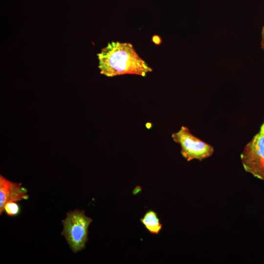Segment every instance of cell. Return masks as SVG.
Returning <instances> with one entry per match:
<instances>
[{
  "label": "cell",
  "mask_w": 264,
  "mask_h": 264,
  "mask_svg": "<svg viewBox=\"0 0 264 264\" xmlns=\"http://www.w3.org/2000/svg\"><path fill=\"white\" fill-rule=\"evenodd\" d=\"M97 56L100 73L108 77L127 74L145 76L152 71L130 43H109Z\"/></svg>",
  "instance_id": "cell-1"
},
{
  "label": "cell",
  "mask_w": 264,
  "mask_h": 264,
  "mask_svg": "<svg viewBox=\"0 0 264 264\" xmlns=\"http://www.w3.org/2000/svg\"><path fill=\"white\" fill-rule=\"evenodd\" d=\"M92 221L83 211L78 209L68 212L66 218L62 221L64 229L62 235L74 253L85 248L88 240V228Z\"/></svg>",
  "instance_id": "cell-2"
},
{
  "label": "cell",
  "mask_w": 264,
  "mask_h": 264,
  "mask_svg": "<svg viewBox=\"0 0 264 264\" xmlns=\"http://www.w3.org/2000/svg\"><path fill=\"white\" fill-rule=\"evenodd\" d=\"M240 157L244 170L264 181V118L259 131L245 146Z\"/></svg>",
  "instance_id": "cell-3"
},
{
  "label": "cell",
  "mask_w": 264,
  "mask_h": 264,
  "mask_svg": "<svg viewBox=\"0 0 264 264\" xmlns=\"http://www.w3.org/2000/svg\"><path fill=\"white\" fill-rule=\"evenodd\" d=\"M172 138L180 145L181 154L188 161L193 159L202 161L214 153L213 146L192 134L186 126H182L178 131L173 133Z\"/></svg>",
  "instance_id": "cell-4"
},
{
  "label": "cell",
  "mask_w": 264,
  "mask_h": 264,
  "mask_svg": "<svg viewBox=\"0 0 264 264\" xmlns=\"http://www.w3.org/2000/svg\"><path fill=\"white\" fill-rule=\"evenodd\" d=\"M28 198L27 190L22 186L21 183L12 182L0 176V215L3 213L4 206L6 202Z\"/></svg>",
  "instance_id": "cell-5"
},
{
  "label": "cell",
  "mask_w": 264,
  "mask_h": 264,
  "mask_svg": "<svg viewBox=\"0 0 264 264\" xmlns=\"http://www.w3.org/2000/svg\"><path fill=\"white\" fill-rule=\"evenodd\" d=\"M141 221L145 228L152 234H158L162 228V225L156 213L153 210L147 212L141 219Z\"/></svg>",
  "instance_id": "cell-6"
},
{
  "label": "cell",
  "mask_w": 264,
  "mask_h": 264,
  "mask_svg": "<svg viewBox=\"0 0 264 264\" xmlns=\"http://www.w3.org/2000/svg\"><path fill=\"white\" fill-rule=\"evenodd\" d=\"M20 207L16 201H8L4 206V211L7 215L10 216H16L20 213Z\"/></svg>",
  "instance_id": "cell-7"
},
{
  "label": "cell",
  "mask_w": 264,
  "mask_h": 264,
  "mask_svg": "<svg viewBox=\"0 0 264 264\" xmlns=\"http://www.w3.org/2000/svg\"><path fill=\"white\" fill-rule=\"evenodd\" d=\"M153 41L156 44H159L161 43V39L158 36L155 35L153 37Z\"/></svg>",
  "instance_id": "cell-8"
},
{
  "label": "cell",
  "mask_w": 264,
  "mask_h": 264,
  "mask_svg": "<svg viewBox=\"0 0 264 264\" xmlns=\"http://www.w3.org/2000/svg\"><path fill=\"white\" fill-rule=\"evenodd\" d=\"M261 47L264 51V25L263 26L262 30Z\"/></svg>",
  "instance_id": "cell-9"
}]
</instances>
